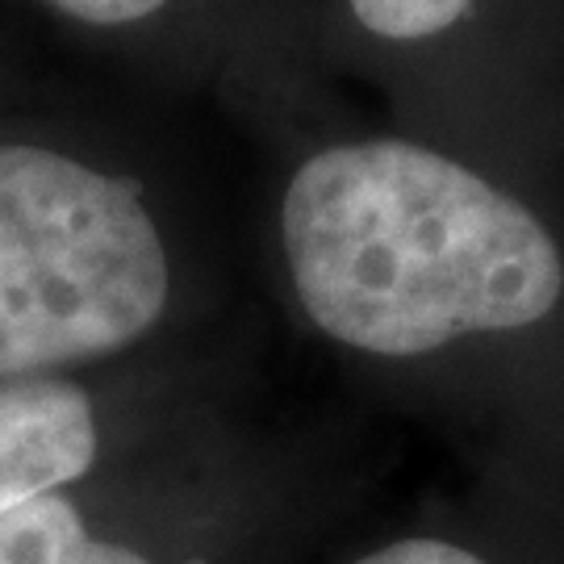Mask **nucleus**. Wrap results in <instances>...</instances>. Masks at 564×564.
I'll list each match as a JSON object with an SVG mask.
<instances>
[{"label": "nucleus", "mask_w": 564, "mask_h": 564, "mask_svg": "<svg viewBox=\"0 0 564 564\" xmlns=\"http://www.w3.org/2000/svg\"><path fill=\"white\" fill-rule=\"evenodd\" d=\"M281 223L305 314L372 356L519 330L561 302L564 263L540 218L414 142L314 155L284 193Z\"/></svg>", "instance_id": "obj_1"}, {"label": "nucleus", "mask_w": 564, "mask_h": 564, "mask_svg": "<svg viewBox=\"0 0 564 564\" xmlns=\"http://www.w3.org/2000/svg\"><path fill=\"white\" fill-rule=\"evenodd\" d=\"M167 305V256L134 181L0 147V377L97 360Z\"/></svg>", "instance_id": "obj_2"}, {"label": "nucleus", "mask_w": 564, "mask_h": 564, "mask_svg": "<svg viewBox=\"0 0 564 564\" xmlns=\"http://www.w3.org/2000/svg\"><path fill=\"white\" fill-rule=\"evenodd\" d=\"M97 460V423L88 393L67 381L0 384V514L55 494Z\"/></svg>", "instance_id": "obj_3"}, {"label": "nucleus", "mask_w": 564, "mask_h": 564, "mask_svg": "<svg viewBox=\"0 0 564 564\" xmlns=\"http://www.w3.org/2000/svg\"><path fill=\"white\" fill-rule=\"evenodd\" d=\"M0 564H151L139 552L97 540L76 506L39 494L0 514Z\"/></svg>", "instance_id": "obj_4"}, {"label": "nucleus", "mask_w": 564, "mask_h": 564, "mask_svg": "<svg viewBox=\"0 0 564 564\" xmlns=\"http://www.w3.org/2000/svg\"><path fill=\"white\" fill-rule=\"evenodd\" d=\"M347 4L364 30L393 42H410L452 30L473 0H347Z\"/></svg>", "instance_id": "obj_5"}, {"label": "nucleus", "mask_w": 564, "mask_h": 564, "mask_svg": "<svg viewBox=\"0 0 564 564\" xmlns=\"http://www.w3.org/2000/svg\"><path fill=\"white\" fill-rule=\"evenodd\" d=\"M51 4L88 25H130V21L160 13L167 0H51Z\"/></svg>", "instance_id": "obj_6"}, {"label": "nucleus", "mask_w": 564, "mask_h": 564, "mask_svg": "<svg viewBox=\"0 0 564 564\" xmlns=\"http://www.w3.org/2000/svg\"><path fill=\"white\" fill-rule=\"evenodd\" d=\"M356 564H485V561H477L473 552H464L456 544H444V540H402V544H389Z\"/></svg>", "instance_id": "obj_7"}]
</instances>
